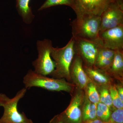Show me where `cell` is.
<instances>
[{"instance_id": "obj_3", "label": "cell", "mask_w": 123, "mask_h": 123, "mask_svg": "<svg viewBox=\"0 0 123 123\" xmlns=\"http://www.w3.org/2000/svg\"><path fill=\"white\" fill-rule=\"evenodd\" d=\"M23 83L27 89L36 87L50 91L70 92L73 88V86L64 78H50L31 69L23 78Z\"/></svg>"}, {"instance_id": "obj_1", "label": "cell", "mask_w": 123, "mask_h": 123, "mask_svg": "<svg viewBox=\"0 0 123 123\" xmlns=\"http://www.w3.org/2000/svg\"><path fill=\"white\" fill-rule=\"evenodd\" d=\"M75 55L74 38L72 37L64 47H53L51 56L55 64V70L50 75L53 78L71 79L70 67Z\"/></svg>"}, {"instance_id": "obj_11", "label": "cell", "mask_w": 123, "mask_h": 123, "mask_svg": "<svg viewBox=\"0 0 123 123\" xmlns=\"http://www.w3.org/2000/svg\"><path fill=\"white\" fill-rule=\"evenodd\" d=\"M70 74L71 79L78 88L81 89H85L90 81V79L84 70L81 59L76 55L70 67Z\"/></svg>"}, {"instance_id": "obj_19", "label": "cell", "mask_w": 123, "mask_h": 123, "mask_svg": "<svg viewBox=\"0 0 123 123\" xmlns=\"http://www.w3.org/2000/svg\"><path fill=\"white\" fill-rule=\"evenodd\" d=\"M99 91L100 102L104 104L110 108L111 110L114 108L112 104V99L108 87H101Z\"/></svg>"}, {"instance_id": "obj_5", "label": "cell", "mask_w": 123, "mask_h": 123, "mask_svg": "<svg viewBox=\"0 0 123 123\" xmlns=\"http://www.w3.org/2000/svg\"><path fill=\"white\" fill-rule=\"evenodd\" d=\"M38 57L32 62L34 71L43 76L50 75L55 68V61L51 56L52 46L50 40L45 39L38 40L36 43Z\"/></svg>"}, {"instance_id": "obj_8", "label": "cell", "mask_w": 123, "mask_h": 123, "mask_svg": "<svg viewBox=\"0 0 123 123\" xmlns=\"http://www.w3.org/2000/svg\"><path fill=\"white\" fill-rule=\"evenodd\" d=\"M83 90L78 88L66 110L59 115L65 123H82V107L85 97Z\"/></svg>"}, {"instance_id": "obj_16", "label": "cell", "mask_w": 123, "mask_h": 123, "mask_svg": "<svg viewBox=\"0 0 123 123\" xmlns=\"http://www.w3.org/2000/svg\"><path fill=\"white\" fill-rule=\"evenodd\" d=\"M84 90H85L86 96L91 102L96 105L100 102V96L97 86L91 80Z\"/></svg>"}, {"instance_id": "obj_9", "label": "cell", "mask_w": 123, "mask_h": 123, "mask_svg": "<svg viewBox=\"0 0 123 123\" xmlns=\"http://www.w3.org/2000/svg\"><path fill=\"white\" fill-rule=\"evenodd\" d=\"M123 25V6L116 1L112 2L100 16L99 33Z\"/></svg>"}, {"instance_id": "obj_17", "label": "cell", "mask_w": 123, "mask_h": 123, "mask_svg": "<svg viewBox=\"0 0 123 123\" xmlns=\"http://www.w3.org/2000/svg\"><path fill=\"white\" fill-rule=\"evenodd\" d=\"M111 111L110 108L104 104L99 102L97 104V116L98 119L105 122H108Z\"/></svg>"}, {"instance_id": "obj_12", "label": "cell", "mask_w": 123, "mask_h": 123, "mask_svg": "<svg viewBox=\"0 0 123 123\" xmlns=\"http://www.w3.org/2000/svg\"><path fill=\"white\" fill-rule=\"evenodd\" d=\"M85 72L91 81L96 86L101 87H108L111 86V80L109 74L105 71L95 67L83 66Z\"/></svg>"}, {"instance_id": "obj_23", "label": "cell", "mask_w": 123, "mask_h": 123, "mask_svg": "<svg viewBox=\"0 0 123 123\" xmlns=\"http://www.w3.org/2000/svg\"><path fill=\"white\" fill-rule=\"evenodd\" d=\"M117 92L120 99L123 102V88L121 86L118 85L116 86Z\"/></svg>"}, {"instance_id": "obj_6", "label": "cell", "mask_w": 123, "mask_h": 123, "mask_svg": "<svg viewBox=\"0 0 123 123\" xmlns=\"http://www.w3.org/2000/svg\"><path fill=\"white\" fill-rule=\"evenodd\" d=\"M73 38L75 55L81 59L83 66L89 68L94 67L100 44L98 42Z\"/></svg>"}, {"instance_id": "obj_18", "label": "cell", "mask_w": 123, "mask_h": 123, "mask_svg": "<svg viewBox=\"0 0 123 123\" xmlns=\"http://www.w3.org/2000/svg\"><path fill=\"white\" fill-rule=\"evenodd\" d=\"M75 0H46L38 9L39 11L43 10L53 6L59 5H66L72 8Z\"/></svg>"}, {"instance_id": "obj_2", "label": "cell", "mask_w": 123, "mask_h": 123, "mask_svg": "<svg viewBox=\"0 0 123 123\" xmlns=\"http://www.w3.org/2000/svg\"><path fill=\"white\" fill-rule=\"evenodd\" d=\"M27 89L25 87L22 88L12 98H10L5 94L0 93V106L4 108L0 123H34L24 112L21 113L18 110V102L25 96Z\"/></svg>"}, {"instance_id": "obj_24", "label": "cell", "mask_w": 123, "mask_h": 123, "mask_svg": "<svg viewBox=\"0 0 123 123\" xmlns=\"http://www.w3.org/2000/svg\"><path fill=\"white\" fill-rule=\"evenodd\" d=\"M82 123H108V122H105L100 120L99 119L97 118L89 121H84Z\"/></svg>"}, {"instance_id": "obj_10", "label": "cell", "mask_w": 123, "mask_h": 123, "mask_svg": "<svg viewBox=\"0 0 123 123\" xmlns=\"http://www.w3.org/2000/svg\"><path fill=\"white\" fill-rule=\"evenodd\" d=\"M97 42L101 46L114 51L123 50V25L99 33Z\"/></svg>"}, {"instance_id": "obj_4", "label": "cell", "mask_w": 123, "mask_h": 123, "mask_svg": "<svg viewBox=\"0 0 123 123\" xmlns=\"http://www.w3.org/2000/svg\"><path fill=\"white\" fill-rule=\"evenodd\" d=\"M72 37L97 42L100 27V17L76 18L70 23Z\"/></svg>"}, {"instance_id": "obj_22", "label": "cell", "mask_w": 123, "mask_h": 123, "mask_svg": "<svg viewBox=\"0 0 123 123\" xmlns=\"http://www.w3.org/2000/svg\"><path fill=\"white\" fill-rule=\"evenodd\" d=\"M49 123H65L62 120L59 115L55 116L50 120Z\"/></svg>"}, {"instance_id": "obj_15", "label": "cell", "mask_w": 123, "mask_h": 123, "mask_svg": "<svg viewBox=\"0 0 123 123\" xmlns=\"http://www.w3.org/2000/svg\"><path fill=\"white\" fill-rule=\"evenodd\" d=\"M97 105L91 102L85 94L82 107V122L97 118Z\"/></svg>"}, {"instance_id": "obj_21", "label": "cell", "mask_w": 123, "mask_h": 123, "mask_svg": "<svg viewBox=\"0 0 123 123\" xmlns=\"http://www.w3.org/2000/svg\"><path fill=\"white\" fill-rule=\"evenodd\" d=\"M108 122L116 123H123V108H114L111 111Z\"/></svg>"}, {"instance_id": "obj_20", "label": "cell", "mask_w": 123, "mask_h": 123, "mask_svg": "<svg viewBox=\"0 0 123 123\" xmlns=\"http://www.w3.org/2000/svg\"><path fill=\"white\" fill-rule=\"evenodd\" d=\"M109 88L114 107L116 108H123V102L119 96L116 86L111 85Z\"/></svg>"}, {"instance_id": "obj_7", "label": "cell", "mask_w": 123, "mask_h": 123, "mask_svg": "<svg viewBox=\"0 0 123 123\" xmlns=\"http://www.w3.org/2000/svg\"><path fill=\"white\" fill-rule=\"evenodd\" d=\"M115 0H75L72 8L76 15V18L85 16L100 17L112 2Z\"/></svg>"}, {"instance_id": "obj_14", "label": "cell", "mask_w": 123, "mask_h": 123, "mask_svg": "<svg viewBox=\"0 0 123 123\" xmlns=\"http://www.w3.org/2000/svg\"><path fill=\"white\" fill-rule=\"evenodd\" d=\"M109 75L121 78L123 74V50L115 51L114 57L110 68L106 71Z\"/></svg>"}, {"instance_id": "obj_13", "label": "cell", "mask_w": 123, "mask_h": 123, "mask_svg": "<svg viewBox=\"0 0 123 123\" xmlns=\"http://www.w3.org/2000/svg\"><path fill=\"white\" fill-rule=\"evenodd\" d=\"M31 0H16V7L19 15L25 23L30 24L35 17L30 6Z\"/></svg>"}, {"instance_id": "obj_25", "label": "cell", "mask_w": 123, "mask_h": 123, "mask_svg": "<svg viewBox=\"0 0 123 123\" xmlns=\"http://www.w3.org/2000/svg\"><path fill=\"white\" fill-rule=\"evenodd\" d=\"M115 1L119 4L123 6V0H115Z\"/></svg>"}, {"instance_id": "obj_26", "label": "cell", "mask_w": 123, "mask_h": 123, "mask_svg": "<svg viewBox=\"0 0 123 123\" xmlns=\"http://www.w3.org/2000/svg\"><path fill=\"white\" fill-rule=\"evenodd\" d=\"M108 123H112V122H108Z\"/></svg>"}]
</instances>
